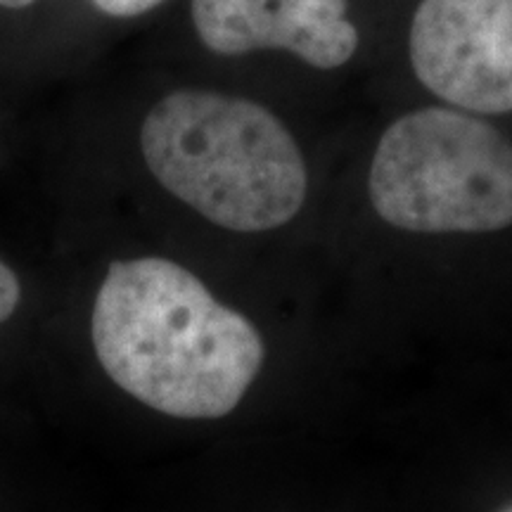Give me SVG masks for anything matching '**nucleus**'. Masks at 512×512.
I'll return each instance as SVG.
<instances>
[{
  "label": "nucleus",
  "mask_w": 512,
  "mask_h": 512,
  "mask_svg": "<svg viewBox=\"0 0 512 512\" xmlns=\"http://www.w3.org/2000/svg\"><path fill=\"white\" fill-rule=\"evenodd\" d=\"M192 24L211 53L287 50L316 69L354 57L358 31L347 0H192Z\"/></svg>",
  "instance_id": "nucleus-5"
},
{
  "label": "nucleus",
  "mask_w": 512,
  "mask_h": 512,
  "mask_svg": "<svg viewBox=\"0 0 512 512\" xmlns=\"http://www.w3.org/2000/svg\"><path fill=\"white\" fill-rule=\"evenodd\" d=\"M19 304H22V283L12 268L0 261V325L15 316Z\"/></svg>",
  "instance_id": "nucleus-6"
},
{
  "label": "nucleus",
  "mask_w": 512,
  "mask_h": 512,
  "mask_svg": "<svg viewBox=\"0 0 512 512\" xmlns=\"http://www.w3.org/2000/svg\"><path fill=\"white\" fill-rule=\"evenodd\" d=\"M140 152L166 192L235 233L285 226L306 202L297 140L247 98L202 88L164 95L140 126Z\"/></svg>",
  "instance_id": "nucleus-2"
},
{
  "label": "nucleus",
  "mask_w": 512,
  "mask_h": 512,
  "mask_svg": "<svg viewBox=\"0 0 512 512\" xmlns=\"http://www.w3.org/2000/svg\"><path fill=\"white\" fill-rule=\"evenodd\" d=\"M36 0H0V8L5 10H24L29 5H34Z\"/></svg>",
  "instance_id": "nucleus-8"
},
{
  "label": "nucleus",
  "mask_w": 512,
  "mask_h": 512,
  "mask_svg": "<svg viewBox=\"0 0 512 512\" xmlns=\"http://www.w3.org/2000/svg\"><path fill=\"white\" fill-rule=\"evenodd\" d=\"M382 221L411 233L512 226V140L451 107L403 114L377 143L368 178Z\"/></svg>",
  "instance_id": "nucleus-3"
},
{
  "label": "nucleus",
  "mask_w": 512,
  "mask_h": 512,
  "mask_svg": "<svg viewBox=\"0 0 512 512\" xmlns=\"http://www.w3.org/2000/svg\"><path fill=\"white\" fill-rule=\"evenodd\" d=\"M501 512H512V505H508V508H503Z\"/></svg>",
  "instance_id": "nucleus-9"
},
{
  "label": "nucleus",
  "mask_w": 512,
  "mask_h": 512,
  "mask_svg": "<svg viewBox=\"0 0 512 512\" xmlns=\"http://www.w3.org/2000/svg\"><path fill=\"white\" fill-rule=\"evenodd\" d=\"M98 363L121 392L181 420L233 413L264 366L252 320L162 256L114 261L91 313Z\"/></svg>",
  "instance_id": "nucleus-1"
},
{
  "label": "nucleus",
  "mask_w": 512,
  "mask_h": 512,
  "mask_svg": "<svg viewBox=\"0 0 512 512\" xmlns=\"http://www.w3.org/2000/svg\"><path fill=\"white\" fill-rule=\"evenodd\" d=\"M422 86L463 112H512V0H422L411 24Z\"/></svg>",
  "instance_id": "nucleus-4"
},
{
  "label": "nucleus",
  "mask_w": 512,
  "mask_h": 512,
  "mask_svg": "<svg viewBox=\"0 0 512 512\" xmlns=\"http://www.w3.org/2000/svg\"><path fill=\"white\" fill-rule=\"evenodd\" d=\"M88 3L95 5L102 15L126 19V17L145 15V12L155 10L157 5H162L164 0H88Z\"/></svg>",
  "instance_id": "nucleus-7"
}]
</instances>
